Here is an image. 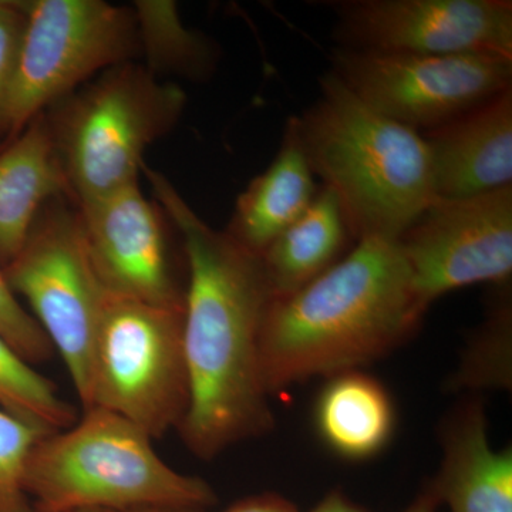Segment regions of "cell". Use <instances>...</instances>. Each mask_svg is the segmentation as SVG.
<instances>
[{
	"label": "cell",
	"mask_w": 512,
	"mask_h": 512,
	"mask_svg": "<svg viewBox=\"0 0 512 512\" xmlns=\"http://www.w3.org/2000/svg\"><path fill=\"white\" fill-rule=\"evenodd\" d=\"M392 397L362 370L329 377L315 404V426L323 443L346 460L375 457L392 439Z\"/></svg>",
	"instance_id": "cell-17"
},
{
	"label": "cell",
	"mask_w": 512,
	"mask_h": 512,
	"mask_svg": "<svg viewBox=\"0 0 512 512\" xmlns=\"http://www.w3.org/2000/svg\"><path fill=\"white\" fill-rule=\"evenodd\" d=\"M427 311L399 242L360 239L311 284L272 299L261 335L269 396L383 359L416 335Z\"/></svg>",
	"instance_id": "cell-2"
},
{
	"label": "cell",
	"mask_w": 512,
	"mask_h": 512,
	"mask_svg": "<svg viewBox=\"0 0 512 512\" xmlns=\"http://www.w3.org/2000/svg\"><path fill=\"white\" fill-rule=\"evenodd\" d=\"M187 94L140 60L94 77L45 111L77 205L137 183L147 148L174 130Z\"/></svg>",
	"instance_id": "cell-5"
},
{
	"label": "cell",
	"mask_w": 512,
	"mask_h": 512,
	"mask_svg": "<svg viewBox=\"0 0 512 512\" xmlns=\"http://www.w3.org/2000/svg\"><path fill=\"white\" fill-rule=\"evenodd\" d=\"M72 512H121V511H111V510H79ZM133 512H143V511H133Z\"/></svg>",
	"instance_id": "cell-28"
},
{
	"label": "cell",
	"mask_w": 512,
	"mask_h": 512,
	"mask_svg": "<svg viewBox=\"0 0 512 512\" xmlns=\"http://www.w3.org/2000/svg\"><path fill=\"white\" fill-rule=\"evenodd\" d=\"M295 123L313 174L335 192L356 242L397 241L436 200L423 136L360 100L330 70Z\"/></svg>",
	"instance_id": "cell-3"
},
{
	"label": "cell",
	"mask_w": 512,
	"mask_h": 512,
	"mask_svg": "<svg viewBox=\"0 0 512 512\" xmlns=\"http://www.w3.org/2000/svg\"><path fill=\"white\" fill-rule=\"evenodd\" d=\"M424 305L471 285L512 284V185L436 198L397 239Z\"/></svg>",
	"instance_id": "cell-10"
},
{
	"label": "cell",
	"mask_w": 512,
	"mask_h": 512,
	"mask_svg": "<svg viewBox=\"0 0 512 512\" xmlns=\"http://www.w3.org/2000/svg\"><path fill=\"white\" fill-rule=\"evenodd\" d=\"M188 403L184 309L107 295L83 410L119 414L156 440L180 429Z\"/></svg>",
	"instance_id": "cell-6"
},
{
	"label": "cell",
	"mask_w": 512,
	"mask_h": 512,
	"mask_svg": "<svg viewBox=\"0 0 512 512\" xmlns=\"http://www.w3.org/2000/svg\"><path fill=\"white\" fill-rule=\"evenodd\" d=\"M49 434L0 407V512H35L23 477L33 447Z\"/></svg>",
	"instance_id": "cell-22"
},
{
	"label": "cell",
	"mask_w": 512,
	"mask_h": 512,
	"mask_svg": "<svg viewBox=\"0 0 512 512\" xmlns=\"http://www.w3.org/2000/svg\"><path fill=\"white\" fill-rule=\"evenodd\" d=\"M340 49L512 56L510 0H333Z\"/></svg>",
	"instance_id": "cell-11"
},
{
	"label": "cell",
	"mask_w": 512,
	"mask_h": 512,
	"mask_svg": "<svg viewBox=\"0 0 512 512\" xmlns=\"http://www.w3.org/2000/svg\"><path fill=\"white\" fill-rule=\"evenodd\" d=\"M443 460L430 484L450 512H512V450L491 446L487 414L467 400L441 430Z\"/></svg>",
	"instance_id": "cell-14"
},
{
	"label": "cell",
	"mask_w": 512,
	"mask_h": 512,
	"mask_svg": "<svg viewBox=\"0 0 512 512\" xmlns=\"http://www.w3.org/2000/svg\"><path fill=\"white\" fill-rule=\"evenodd\" d=\"M0 407L19 419L57 433L76 423V409L55 384L0 338Z\"/></svg>",
	"instance_id": "cell-21"
},
{
	"label": "cell",
	"mask_w": 512,
	"mask_h": 512,
	"mask_svg": "<svg viewBox=\"0 0 512 512\" xmlns=\"http://www.w3.org/2000/svg\"><path fill=\"white\" fill-rule=\"evenodd\" d=\"M0 338L29 365L45 363L55 355V348L32 313L23 308L10 288L0 266Z\"/></svg>",
	"instance_id": "cell-23"
},
{
	"label": "cell",
	"mask_w": 512,
	"mask_h": 512,
	"mask_svg": "<svg viewBox=\"0 0 512 512\" xmlns=\"http://www.w3.org/2000/svg\"><path fill=\"white\" fill-rule=\"evenodd\" d=\"M143 512H171V511H143Z\"/></svg>",
	"instance_id": "cell-29"
},
{
	"label": "cell",
	"mask_w": 512,
	"mask_h": 512,
	"mask_svg": "<svg viewBox=\"0 0 512 512\" xmlns=\"http://www.w3.org/2000/svg\"><path fill=\"white\" fill-rule=\"evenodd\" d=\"M222 512H299L298 508L278 494H261L245 498Z\"/></svg>",
	"instance_id": "cell-25"
},
{
	"label": "cell",
	"mask_w": 512,
	"mask_h": 512,
	"mask_svg": "<svg viewBox=\"0 0 512 512\" xmlns=\"http://www.w3.org/2000/svg\"><path fill=\"white\" fill-rule=\"evenodd\" d=\"M318 191L292 116L286 121L274 161L239 194L224 231L249 251L261 255L308 210Z\"/></svg>",
	"instance_id": "cell-16"
},
{
	"label": "cell",
	"mask_w": 512,
	"mask_h": 512,
	"mask_svg": "<svg viewBox=\"0 0 512 512\" xmlns=\"http://www.w3.org/2000/svg\"><path fill=\"white\" fill-rule=\"evenodd\" d=\"M28 20V2L0 0V134Z\"/></svg>",
	"instance_id": "cell-24"
},
{
	"label": "cell",
	"mask_w": 512,
	"mask_h": 512,
	"mask_svg": "<svg viewBox=\"0 0 512 512\" xmlns=\"http://www.w3.org/2000/svg\"><path fill=\"white\" fill-rule=\"evenodd\" d=\"M421 136L429 148L436 198L511 187L512 89Z\"/></svg>",
	"instance_id": "cell-13"
},
{
	"label": "cell",
	"mask_w": 512,
	"mask_h": 512,
	"mask_svg": "<svg viewBox=\"0 0 512 512\" xmlns=\"http://www.w3.org/2000/svg\"><path fill=\"white\" fill-rule=\"evenodd\" d=\"M330 72L383 116L424 134L512 89V56L333 50Z\"/></svg>",
	"instance_id": "cell-9"
},
{
	"label": "cell",
	"mask_w": 512,
	"mask_h": 512,
	"mask_svg": "<svg viewBox=\"0 0 512 512\" xmlns=\"http://www.w3.org/2000/svg\"><path fill=\"white\" fill-rule=\"evenodd\" d=\"M511 285L495 288L483 325L474 330L460 366L451 377L457 390L507 389L511 386Z\"/></svg>",
	"instance_id": "cell-20"
},
{
	"label": "cell",
	"mask_w": 512,
	"mask_h": 512,
	"mask_svg": "<svg viewBox=\"0 0 512 512\" xmlns=\"http://www.w3.org/2000/svg\"><path fill=\"white\" fill-rule=\"evenodd\" d=\"M141 59L158 79L174 76L191 82L210 79L218 62L220 47L210 37L188 29L170 0H140L134 3Z\"/></svg>",
	"instance_id": "cell-19"
},
{
	"label": "cell",
	"mask_w": 512,
	"mask_h": 512,
	"mask_svg": "<svg viewBox=\"0 0 512 512\" xmlns=\"http://www.w3.org/2000/svg\"><path fill=\"white\" fill-rule=\"evenodd\" d=\"M154 200L170 218L187 266L184 353L190 403L185 446L212 460L274 427L261 363L272 296L261 256L202 220L164 174L143 165Z\"/></svg>",
	"instance_id": "cell-1"
},
{
	"label": "cell",
	"mask_w": 512,
	"mask_h": 512,
	"mask_svg": "<svg viewBox=\"0 0 512 512\" xmlns=\"http://www.w3.org/2000/svg\"><path fill=\"white\" fill-rule=\"evenodd\" d=\"M16 296L62 356L82 406L90 392L94 339L107 295L94 269L82 217L69 195L47 202L25 245L3 266Z\"/></svg>",
	"instance_id": "cell-8"
},
{
	"label": "cell",
	"mask_w": 512,
	"mask_h": 512,
	"mask_svg": "<svg viewBox=\"0 0 512 512\" xmlns=\"http://www.w3.org/2000/svg\"><path fill=\"white\" fill-rule=\"evenodd\" d=\"M69 185L45 113L0 150V266L19 254L42 208Z\"/></svg>",
	"instance_id": "cell-15"
},
{
	"label": "cell",
	"mask_w": 512,
	"mask_h": 512,
	"mask_svg": "<svg viewBox=\"0 0 512 512\" xmlns=\"http://www.w3.org/2000/svg\"><path fill=\"white\" fill-rule=\"evenodd\" d=\"M77 208L94 269L109 295L183 311L187 284L178 274L175 227L138 181Z\"/></svg>",
	"instance_id": "cell-12"
},
{
	"label": "cell",
	"mask_w": 512,
	"mask_h": 512,
	"mask_svg": "<svg viewBox=\"0 0 512 512\" xmlns=\"http://www.w3.org/2000/svg\"><path fill=\"white\" fill-rule=\"evenodd\" d=\"M153 441L119 414L84 410L33 447L23 477L33 510L195 512L217 503L207 481L168 466Z\"/></svg>",
	"instance_id": "cell-4"
},
{
	"label": "cell",
	"mask_w": 512,
	"mask_h": 512,
	"mask_svg": "<svg viewBox=\"0 0 512 512\" xmlns=\"http://www.w3.org/2000/svg\"><path fill=\"white\" fill-rule=\"evenodd\" d=\"M141 59L133 6L33 0L5 110L9 140L57 101L111 67Z\"/></svg>",
	"instance_id": "cell-7"
},
{
	"label": "cell",
	"mask_w": 512,
	"mask_h": 512,
	"mask_svg": "<svg viewBox=\"0 0 512 512\" xmlns=\"http://www.w3.org/2000/svg\"><path fill=\"white\" fill-rule=\"evenodd\" d=\"M352 237L342 205L330 188L262 252L261 261L274 298L299 291L346 255Z\"/></svg>",
	"instance_id": "cell-18"
},
{
	"label": "cell",
	"mask_w": 512,
	"mask_h": 512,
	"mask_svg": "<svg viewBox=\"0 0 512 512\" xmlns=\"http://www.w3.org/2000/svg\"><path fill=\"white\" fill-rule=\"evenodd\" d=\"M311 512H367L340 491H332Z\"/></svg>",
	"instance_id": "cell-26"
},
{
	"label": "cell",
	"mask_w": 512,
	"mask_h": 512,
	"mask_svg": "<svg viewBox=\"0 0 512 512\" xmlns=\"http://www.w3.org/2000/svg\"><path fill=\"white\" fill-rule=\"evenodd\" d=\"M439 505V498L429 485L403 512H437Z\"/></svg>",
	"instance_id": "cell-27"
}]
</instances>
